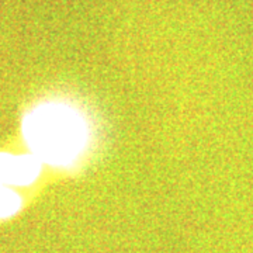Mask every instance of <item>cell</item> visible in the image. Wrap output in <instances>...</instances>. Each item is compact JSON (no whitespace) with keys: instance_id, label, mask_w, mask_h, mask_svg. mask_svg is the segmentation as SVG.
I'll use <instances>...</instances> for the list:
<instances>
[{"instance_id":"6da1fadb","label":"cell","mask_w":253,"mask_h":253,"mask_svg":"<svg viewBox=\"0 0 253 253\" xmlns=\"http://www.w3.org/2000/svg\"><path fill=\"white\" fill-rule=\"evenodd\" d=\"M23 132L37 159L54 166H71L86 152L90 129L78 110L62 101H46L31 110Z\"/></svg>"},{"instance_id":"7a4b0ae2","label":"cell","mask_w":253,"mask_h":253,"mask_svg":"<svg viewBox=\"0 0 253 253\" xmlns=\"http://www.w3.org/2000/svg\"><path fill=\"white\" fill-rule=\"evenodd\" d=\"M41 170V161L34 155L0 154V183L7 186H27Z\"/></svg>"},{"instance_id":"3957f363","label":"cell","mask_w":253,"mask_h":253,"mask_svg":"<svg viewBox=\"0 0 253 253\" xmlns=\"http://www.w3.org/2000/svg\"><path fill=\"white\" fill-rule=\"evenodd\" d=\"M21 200L16 191L10 189V186L0 183V219L16 214L20 208Z\"/></svg>"}]
</instances>
